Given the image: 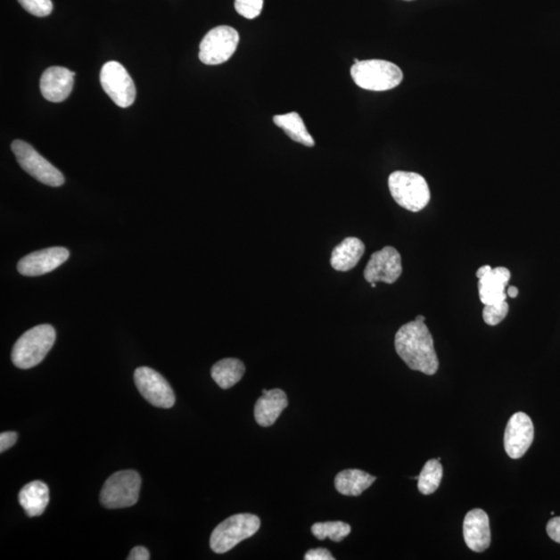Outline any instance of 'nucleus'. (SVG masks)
Segmentation results:
<instances>
[{
	"label": "nucleus",
	"mask_w": 560,
	"mask_h": 560,
	"mask_svg": "<svg viewBox=\"0 0 560 560\" xmlns=\"http://www.w3.org/2000/svg\"><path fill=\"white\" fill-rule=\"evenodd\" d=\"M18 435L15 432H4L0 434V451L9 449L17 442Z\"/></svg>",
	"instance_id": "nucleus-28"
},
{
	"label": "nucleus",
	"mask_w": 560,
	"mask_h": 560,
	"mask_svg": "<svg viewBox=\"0 0 560 560\" xmlns=\"http://www.w3.org/2000/svg\"><path fill=\"white\" fill-rule=\"evenodd\" d=\"M508 309H510V307H508L507 302L485 305V308L482 309L483 321L490 326L498 325L506 319Z\"/></svg>",
	"instance_id": "nucleus-25"
},
{
	"label": "nucleus",
	"mask_w": 560,
	"mask_h": 560,
	"mask_svg": "<svg viewBox=\"0 0 560 560\" xmlns=\"http://www.w3.org/2000/svg\"><path fill=\"white\" fill-rule=\"evenodd\" d=\"M416 320L420 321V322H424L425 317L424 316H417Z\"/></svg>",
	"instance_id": "nucleus-33"
},
{
	"label": "nucleus",
	"mask_w": 560,
	"mask_h": 560,
	"mask_svg": "<svg viewBox=\"0 0 560 560\" xmlns=\"http://www.w3.org/2000/svg\"><path fill=\"white\" fill-rule=\"evenodd\" d=\"M463 536L470 550L483 552L491 544L488 515L481 508L470 511L463 523Z\"/></svg>",
	"instance_id": "nucleus-16"
},
{
	"label": "nucleus",
	"mask_w": 560,
	"mask_h": 560,
	"mask_svg": "<svg viewBox=\"0 0 560 560\" xmlns=\"http://www.w3.org/2000/svg\"><path fill=\"white\" fill-rule=\"evenodd\" d=\"M366 246L358 238L349 237L337 245L331 254L330 264L336 271L347 272L355 268L364 256Z\"/></svg>",
	"instance_id": "nucleus-18"
},
{
	"label": "nucleus",
	"mask_w": 560,
	"mask_h": 560,
	"mask_svg": "<svg viewBox=\"0 0 560 560\" xmlns=\"http://www.w3.org/2000/svg\"><path fill=\"white\" fill-rule=\"evenodd\" d=\"M140 487L142 479L136 471H119L104 483L100 494L101 504L111 510L133 506L138 501Z\"/></svg>",
	"instance_id": "nucleus-6"
},
{
	"label": "nucleus",
	"mask_w": 560,
	"mask_h": 560,
	"mask_svg": "<svg viewBox=\"0 0 560 560\" xmlns=\"http://www.w3.org/2000/svg\"><path fill=\"white\" fill-rule=\"evenodd\" d=\"M76 73L67 68L51 67L43 73L40 88L43 97L54 103L65 101L72 93Z\"/></svg>",
	"instance_id": "nucleus-15"
},
{
	"label": "nucleus",
	"mask_w": 560,
	"mask_h": 560,
	"mask_svg": "<svg viewBox=\"0 0 560 560\" xmlns=\"http://www.w3.org/2000/svg\"><path fill=\"white\" fill-rule=\"evenodd\" d=\"M408 2H410V0H408Z\"/></svg>",
	"instance_id": "nucleus-34"
},
{
	"label": "nucleus",
	"mask_w": 560,
	"mask_h": 560,
	"mask_svg": "<svg viewBox=\"0 0 560 560\" xmlns=\"http://www.w3.org/2000/svg\"><path fill=\"white\" fill-rule=\"evenodd\" d=\"M506 294L508 297L515 298L519 295V290L515 286H510L506 291Z\"/></svg>",
	"instance_id": "nucleus-32"
},
{
	"label": "nucleus",
	"mask_w": 560,
	"mask_h": 560,
	"mask_svg": "<svg viewBox=\"0 0 560 560\" xmlns=\"http://www.w3.org/2000/svg\"><path fill=\"white\" fill-rule=\"evenodd\" d=\"M273 122L294 142L309 146V148L315 145L314 137L309 135L307 126L298 112L278 114V116L273 117Z\"/></svg>",
	"instance_id": "nucleus-21"
},
{
	"label": "nucleus",
	"mask_w": 560,
	"mask_h": 560,
	"mask_svg": "<svg viewBox=\"0 0 560 560\" xmlns=\"http://www.w3.org/2000/svg\"><path fill=\"white\" fill-rule=\"evenodd\" d=\"M388 186L398 205L411 212L422 211L431 200L424 177L410 171H394L388 177Z\"/></svg>",
	"instance_id": "nucleus-4"
},
{
	"label": "nucleus",
	"mask_w": 560,
	"mask_h": 560,
	"mask_svg": "<svg viewBox=\"0 0 560 560\" xmlns=\"http://www.w3.org/2000/svg\"><path fill=\"white\" fill-rule=\"evenodd\" d=\"M55 339V330L48 324L28 330L12 347V364L21 370L40 365L54 347Z\"/></svg>",
	"instance_id": "nucleus-2"
},
{
	"label": "nucleus",
	"mask_w": 560,
	"mask_h": 560,
	"mask_svg": "<svg viewBox=\"0 0 560 560\" xmlns=\"http://www.w3.org/2000/svg\"><path fill=\"white\" fill-rule=\"evenodd\" d=\"M135 382L140 394L152 406L169 409L175 405L173 388L162 375L152 368L138 367L135 373Z\"/></svg>",
	"instance_id": "nucleus-10"
},
{
	"label": "nucleus",
	"mask_w": 560,
	"mask_h": 560,
	"mask_svg": "<svg viewBox=\"0 0 560 560\" xmlns=\"http://www.w3.org/2000/svg\"><path fill=\"white\" fill-rule=\"evenodd\" d=\"M25 11L37 17H46L54 10L51 0H18Z\"/></svg>",
	"instance_id": "nucleus-27"
},
{
	"label": "nucleus",
	"mask_w": 560,
	"mask_h": 560,
	"mask_svg": "<svg viewBox=\"0 0 560 560\" xmlns=\"http://www.w3.org/2000/svg\"><path fill=\"white\" fill-rule=\"evenodd\" d=\"M18 498L29 517H37L45 512L49 504V488L45 482H31L21 489Z\"/></svg>",
	"instance_id": "nucleus-19"
},
{
	"label": "nucleus",
	"mask_w": 560,
	"mask_h": 560,
	"mask_svg": "<svg viewBox=\"0 0 560 560\" xmlns=\"http://www.w3.org/2000/svg\"><path fill=\"white\" fill-rule=\"evenodd\" d=\"M70 257L65 247H50L28 254L19 260L18 272L24 276H40L54 271Z\"/></svg>",
	"instance_id": "nucleus-14"
},
{
	"label": "nucleus",
	"mask_w": 560,
	"mask_h": 560,
	"mask_svg": "<svg viewBox=\"0 0 560 560\" xmlns=\"http://www.w3.org/2000/svg\"><path fill=\"white\" fill-rule=\"evenodd\" d=\"M240 37L231 27L215 28L203 37L200 45V60L208 66L221 65L231 59L237 50Z\"/></svg>",
	"instance_id": "nucleus-8"
},
{
	"label": "nucleus",
	"mask_w": 560,
	"mask_h": 560,
	"mask_svg": "<svg viewBox=\"0 0 560 560\" xmlns=\"http://www.w3.org/2000/svg\"><path fill=\"white\" fill-rule=\"evenodd\" d=\"M12 151L19 165L36 180L50 187H60L65 184V177L61 171L28 143L15 140L12 144Z\"/></svg>",
	"instance_id": "nucleus-7"
},
{
	"label": "nucleus",
	"mask_w": 560,
	"mask_h": 560,
	"mask_svg": "<svg viewBox=\"0 0 560 560\" xmlns=\"http://www.w3.org/2000/svg\"><path fill=\"white\" fill-rule=\"evenodd\" d=\"M305 560H334V557L325 548L311 549L304 556Z\"/></svg>",
	"instance_id": "nucleus-29"
},
{
	"label": "nucleus",
	"mask_w": 560,
	"mask_h": 560,
	"mask_svg": "<svg viewBox=\"0 0 560 560\" xmlns=\"http://www.w3.org/2000/svg\"><path fill=\"white\" fill-rule=\"evenodd\" d=\"M547 533L555 542L560 544V517L553 518L548 522Z\"/></svg>",
	"instance_id": "nucleus-30"
},
{
	"label": "nucleus",
	"mask_w": 560,
	"mask_h": 560,
	"mask_svg": "<svg viewBox=\"0 0 560 560\" xmlns=\"http://www.w3.org/2000/svg\"><path fill=\"white\" fill-rule=\"evenodd\" d=\"M534 437L532 420L523 412L515 413L505 432V449L512 459H520L531 448Z\"/></svg>",
	"instance_id": "nucleus-13"
},
{
	"label": "nucleus",
	"mask_w": 560,
	"mask_h": 560,
	"mask_svg": "<svg viewBox=\"0 0 560 560\" xmlns=\"http://www.w3.org/2000/svg\"><path fill=\"white\" fill-rule=\"evenodd\" d=\"M394 346L399 358L411 370L429 375L437 373L439 360L434 341L424 322L415 320L405 324L396 334Z\"/></svg>",
	"instance_id": "nucleus-1"
},
{
	"label": "nucleus",
	"mask_w": 560,
	"mask_h": 560,
	"mask_svg": "<svg viewBox=\"0 0 560 560\" xmlns=\"http://www.w3.org/2000/svg\"><path fill=\"white\" fill-rule=\"evenodd\" d=\"M442 475L443 468L441 461L432 459L426 462L418 477L417 487L419 492L424 495H431L436 492V490L441 486Z\"/></svg>",
	"instance_id": "nucleus-23"
},
{
	"label": "nucleus",
	"mask_w": 560,
	"mask_h": 560,
	"mask_svg": "<svg viewBox=\"0 0 560 560\" xmlns=\"http://www.w3.org/2000/svg\"><path fill=\"white\" fill-rule=\"evenodd\" d=\"M101 86L118 106L127 108L135 103L136 87L128 71L118 62H108L102 67Z\"/></svg>",
	"instance_id": "nucleus-9"
},
{
	"label": "nucleus",
	"mask_w": 560,
	"mask_h": 560,
	"mask_svg": "<svg viewBox=\"0 0 560 560\" xmlns=\"http://www.w3.org/2000/svg\"><path fill=\"white\" fill-rule=\"evenodd\" d=\"M375 477L358 469L343 470L335 477L337 491L345 496H359L370 488Z\"/></svg>",
	"instance_id": "nucleus-20"
},
{
	"label": "nucleus",
	"mask_w": 560,
	"mask_h": 560,
	"mask_svg": "<svg viewBox=\"0 0 560 560\" xmlns=\"http://www.w3.org/2000/svg\"><path fill=\"white\" fill-rule=\"evenodd\" d=\"M402 258L396 248L386 246L372 254L364 276L367 283L391 284L402 276Z\"/></svg>",
	"instance_id": "nucleus-11"
},
{
	"label": "nucleus",
	"mask_w": 560,
	"mask_h": 560,
	"mask_svg": "<svg viewBox=\"0 0 560 560\" xmlns=\"http://www.w3.org/2000/svg\"><path fill=\"white\" fill-rule=\"evenodd\" d=\"M356 85L366 91L385 92L397 87L403 81V72L397 65L387 61H359L351 68Z\"/></svg>",
	"instance_id": "nucleus-3"
},
{
	"label": "nucleus",
	"mask_w": 560,
	"mask_h": 560,
	"mask_svg": "<svg viewBox=\"0 0 560 560\" xmlns=\"http://www.w3.org/2000/svg\"><path fill=\"white\" fill-rule=\"evenodd\" d=\"M150 552L144 548V547H136L130 552L128 560H149Z\"/></svg>",
	"instance_id": "nucleus-31"
},
{
	"label": "nucleus",
	"mask_w": 560,
	"mask_h": 560,
	"mask_svg": "<svg viewBox=\"0 0 560 560\" xmlns=\"http://www.w3.org/2000/svg\"><path fill=\"white\" fill-rule=\"evenodd\" d=\"M245 374L243 362L235 358L222 359L215 364L211 370V375L222 390H228L237 384Z\"/></svg>",
	"instance_id": "nucleus-22"
},
{
	"label": "nucleus",
	"mask_w": 560,
	"mask_h": 560,
	"mask_svg": "<svg viewBox=\"0 0 560 560\" xmlns=\"http://www.w3.org/2000/svg\"><path fill=\"white\" fill-rule=\"evenodd\" d=\"M259 527L260 520L256 515H234L215 528L210 539V546L215 553L224 555L235 548L242 540L254 536Z\"/></svg>",
	"instance_id": "nucleus-5"
},
{
	"label": "nucleus",
	"mask_w": 560,
	"mask_h": 560,
	"mask_svg": "<svg viewBox=\"0 0 560 560\" xmlns=\"http://www.w3.org/2000/svg\"><path fill=\"white\" fill-rule=\"evenodd\" d=\"M288 405V397L282 390H263V396L254 407V417L259 425L270 426L275 424Z\"/></svg>",
	"instance_id": "nucleus-17"
},
{
	"label": "nucleus",
	"mask_w": 560,
	"mask_h": 560,
	"mask_svg": "<svg viewBox=\"0 0 560 560\" xmlns=\"http://www.w3.org/2000/svg\"><path fill=\"white\" fill-rule=\"evenodd\" d=\"M479 278V294L481 301L485 305L506 302V292L511 279V271L506 267L492 268L489 265L482 266L476 272Z\"/></svg>",
	"instance_id": "nucleus-12"
},
{
	"label": "nucleus",
	"mask_w": 560,
	"mask_h": 560,
	"mask_svg": "<svg viewBox=\"0 0 560 560\" xmlns=\"http://www.w3.org/2000/svg\"><path fill=\"white\" fill-rule=\"evenodd\" d=\"M264 6V0H235V9L246 19H256Z\"/></svg>",
	"instance_id": "nucleus-26"
},
{
	"label": "nucleus",
	"mask_w": 560,
	"mask_h": 560,
	"mask_svg": "<svg viewBox=\"0 0 560 560\" xmlns=\"http://www.w3.org/2000/svg\"><path fill=\"white\" fill-rule=\"evenodd\" d=\"M311 532L317 539H325L329 538L334 542H342L351 532V526L345 522H323V523H316L311 527Z\"/></svg>",
	"instance_id": "nucleus-24"
}]
</instances>
